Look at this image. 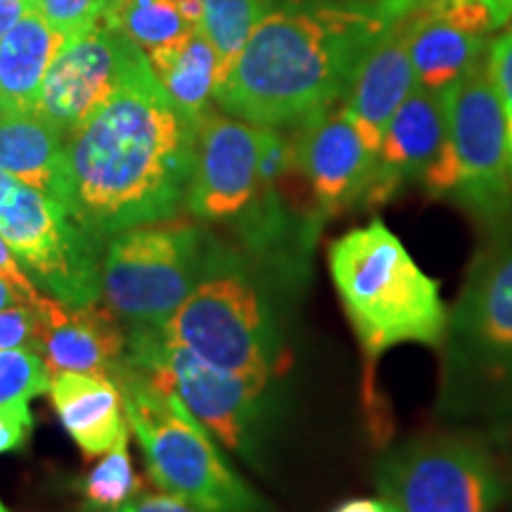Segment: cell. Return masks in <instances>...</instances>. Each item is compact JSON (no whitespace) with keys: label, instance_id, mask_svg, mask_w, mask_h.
Returning a JSON list of instances; mask_svg holds the SVG:
<instances>
[{"label":"cell","instance_id":"cell-18","mask_svg":"<svg viewBox=\"0 0 512 512\" xmlns=\"http://www.w3.org/2000/svg\"><path fill=\"white\" fill-rule=\"evenodd\" d=\"M48 392L62 427L86 458L105 456L128 441L124 401L110 375L55 370Z\"/></svg>","mask_w":512,"mask_h":512},{"label":"cell","instance_id":"cell-37","mask_svg":"<svg viewBox=\"0 0 512 512\" xmlns=\"http://www.w3.org/2000/svg\"><path fill=\"white\" fill-rule=\"evenodd\" d=\"M0 512H12V510L8 508V505H5V503H3V498H0Z\"/></svg>","mask_w":512,"mask_h":512},{"label":"cell","instance_id":"cell-17","mask_svg":"<svg viewBox=\"0 0 512 512\" xmlns=\"http://www.w3.org/2000/svg\"><path fill=\"white\" fill-rule=\"evenodd\" d=\"M415 88H418V76L408 48L406 12L363 57L344 95L342 112L375 155L380 152L384 128Z\"/></svg>","mask_w":512,"mask_h":512},{"label":"cell","instance_id":"cell-9","mask_svg":"<svg viewBox=\"0 0 512 512\" xmlns=\"http://www.w3.org/2000/svg\"><path fill=\"white\" fill-rule=\"evenodd\" d=\"M0 238L31 283L67 306L98 304L105 242L46 192L0 171Z\"/></svg>","mask_w":512,"mask_h":512},{"label":"cell","instance_id":"cell-15","mask_svg":"<svg viewBox=\"0 0 512 512\" xmlns=\"http://www.w3.org/2000/svg\"><path fill=\"white\" fill-rule=\"evenodd\" d=\"M491 29L484 0H418L408 12V48L420 86L441 93L482 60Z\"/></svg>","mask_w":512,"mask_h":512},{"label":"cell","instance_id":"cell-13","mask_svg":"<svg viewBox=\"0 0 512 512\" xmlns=\"http://www.w3.org/2000/svg\"><path fill=\"white\" fill-rule=\"evenodd\" d=\"M294 155L297 174L311 195L316 219L363 207L373 181L377 155L363 143L354 124L342 110H328L297 126Z\"/></svg>","mask_w":512,"mask_h":512},{"label":"cell","instance_id":"cell-38","mask_svg":"<svg viewBox=\"0 0 512 512\" xmlns=\"http://www.w3.org/2000/svg\"><path fill=\"white\" fill-rule=\"evenodd\" d=\"M112 3H117V0H110V5H112Z\"/></svg>","mask_w":512,"mask_h":512},{"label":"cell","instance_id":"cell-29","mask_svg":"<svg viewBox=\"0 0 512 512\" xmlns=\"http://www.w3.org/2000/svg\"><path fill=\"white\" fill-rule=\"evenodd\" d=\"M489 64L491 81H494L498 100H501L503 117H505V131H508V155H510V169H512V29L505 31L501 38L489 50L486 57Z\"/></svg>","mask_w":512,"mask_h":512},{"label":"cell","instance_id":"cell-11","mask_svg":"<svg viewBox=\"0 0 512 512\" xmlns=\"http://www.w3.org/2000/svg\"><path fill=\"white\" fill-rule=\"evenodd\" d=\"M375 484L396 512H496L505 501L489 446L467 434H427L389 448Z\"/></svg>","mask_w":512,"mask_h":512},{"label":"cell","instance_id":"cell-31","mask_svg":"<svg viewBox=\"0 0 512 512\" xmlns=\"http://www.w3.org/2000/svg\"><path fill=\"white\" fill-rule=\"evenodd\" d=\"M0 273H3L19 292H22V297L27 299L29 304L41 306L48 299L46 294H41V290L31 283V278L24 273V268L19 266V261L15 259V254H12V249L8 247V242H5L3 238H0Z\"/></svg>","mask_w":512,"mask_h":512},{"label":"cell","instance_id":"cell-20","mask_svg":"<svg viewBox=\"0 0 512 512\" xmlns=\"http://www.w3.org/2000/svg\"><path fill=\"white\" fill-rule=\"evenodd\" d=\"M0 171L46 192L67 209L72 204L67 136L36 114L0 117Z\"/></svg>","mask_w":512,"mask_h":512},{"label":"cell","instance_id":"cell-22","mask_svg":"<svg viewBox=\"0 0 512 512\" xmlns=\"http://www.w3.org/2000/svg\"><path fill=\"white\" fill-rule=\"evenodd\" d=\"M145 55L171 100L192 121L202 124L216 86V53L202 31L192 29L176 41L147 50Z\"/></svg>","mask_w":512,"mask_h":512},{"label":"cell","instance_id":"cell-26","mask_svg":"<svg viewBox=\"0 0 512 512\" xmlns=\"http://www.w3.org/2000/svg\"><path fill=\"white\" fill-rule=\"evenodd\" d=\"M53 370L36 351H0V403L46 394Z\"/></svg>","mask_w":512,"mask_h":512},{"label":"cell","instance_id":"cell-28","mask_svg":"<svg viewBox=\"0 0 512 512\" xmlns=\"http://www.w3.org/2000/svg\"><path fill=\"white\" fill-rule=\"evenodd\" d=\"M29 5L69 41L98 24L110 0H29Z\"/></svg>","mask_w":512,"mask_h":512},{"label":"cell","instance_id":"cell-40","mask_svg":"<svg viewBox=\"0 0 512 512\" xmlns=\"http://www.w3.org/2000/svg\"><path fill=\"white\" fill-rule=\"evenodd\" d=\"M510 413H512V408H510Z\"/></svg>","mask_w":512,"mask_h":512},{"label":"cell","instance_id":"cell-23","mask_svg":"<svg viewBox=\"0 0 512 512\" xmlns=\"http://www.w3.org/2000/svg\"><path fill=\"white\" fill-rule=\"evenodd\" d=\"M200 31L216 53V81L240 55L256 24L271 12L268 0H202Z\"/></svg>","mask_w":512,"mask_h":512},{"label":"cell","instance_id":"cell-33","mask_svg":"<svg viewBox=\"0 0 512 512\" xmlns=\"http://www.w3.org/2000/svg\"><path fill=\"white\" fill-rule=\"evenodd\" d=\"M29 8V0H0V41L8 36V31L15 27Z\"/></svg>","mask_w":512,"mask_h":512},{"label":"cell","instance_id":"cell-19","mask_svg":"<svg viewBox=\"0 0 512 512\" xmlns=\"http://www.w3.org/2000/svg\"><path fill=\"white\" fill-rule=\"evenodd\" d=\"M46 318V358L50 370H76V373H105L126 356V330L119 328L117 316L100 306H67L48 297L41 306Z\"/></svg>","mask_w":512,"mask_h":512},{"label":"cell","instance_id":"cell-8","mask_svg":"<svg viewBox=\"0 0 512 512\" xmlns=\"http://www.w3.org/2000/svg\"><path fill=\"white\" fill-rule=\"evenodd\" d=\"M211 235L185 219L114 235L102 256V297L128 328H162L202 278Z\"/></svg>","mask_w":512,"mask_h":512},{"label":"cell","instance_id":"cell-32","mask_svg":"<svg viewBox=\"0 0 512 512\" xmlns=\"http://www.w3.org/2000/svg\"><path fill=\"white\" fill-rule=\"evenodd\" d=\"M114 512H204L195 505L181 501V498L171 496V494H145V496H136L133 501H128L117 508Z\"/></svg>","mask_w":512,"mask_h":512},{"label":"cell","instance_id":"cell-3","mask_svg":"<svg viewBox=\"0 0 512 512\" xmlns=\"http://www.w3.org/2000/svg\"><path fill=\"white\" fill-rule=\"evenodd\" d=\"M328 268L368 368L401 344L444 347L448 311L441 287L382 219L332 242Z\"/></svg>","mask_w":512,"mask_h":512},{"label":"cell","instance_id":"cell-25","mask_svg":"<svg viewBox=\"0 0 512 512\" xmlns=\"http://www.w3.org/2000/svg\"><path fill=\"white\" fill-rule=\"evenodd\" d=\"M88 510L114 512L121 505L133 501L143 489V482L136 475V467L128 456V441H121L112 451H107L91 470L76 484Z\"/></svg>","mask_w":512,"mask_h":512},{"label":"cell","instance_id":"cell-5","mask_svg":"<svg viewBox=\"0 0 512 512\" xmlns=\"http://www.w3.org/2000/svg\"><path fill=\"white\" fill-rule=\"evenodd\" d=\"M110 377L121 392L128 430L136 434L147 475L159 491L204 512H273L235 472L219 441L181 396L159 387L126 358Z\"/></svg>","mask_w":512,"mask_h":512},{"label":"cell","instance_id":"cell-35","mask_svg":"<svg viewBox=\"0 0 512 512\" xmlns=\"http://www.w3.org/2000/svg\"><path fill=\"white\" fill-rule=\"evenodd\" d=\"M178 12H181L185 22L190 24L192 29H200L202 15H204V3L202 0H174Z\"/></svg>","mask_w":512,"mask_h":512},{"label":"cell","instance_id":"cell-16","mask_svg":"<svg viewBox=\"0 0 512 512\" xmlns=\"http://www.w3.org/2000/svg\"><path fill=\"white\" fill-rule=\"evenodd\" d=\"M446 136L444 95L420 86L408 95L406 102L384 128L377 152L373 181L366 192L363 207L377 209L415 178L425 176L434 157L439 155Z\"/></svg>","mask_w":512,"mask_h":512},{"label":"cell","instance_id":"cell-30","mask_svg":"<svg viewBox=\"0 0 512 512\" xmlns=\"http://www.w3.org/2000/svg\"><path fill=\"white\" fill-rule=\"evenodd\" d=\"M34 432V413L29 401L0 403V456L27 446Z\"/></svg>","mask_w":512,"mask_h":512},{"label":"cell","instance_id":"cell-6","mask_svg":"<svg viewBox=\"0 0 512 512\" xmlns=\"http://www.w3.org/2000/svg\"><path fill=\"white\" fill-rule=\"evenodd\" d=\"M446 136L422 176L437 200H451L484 226L501 230L512 216V169L501 100L486 60L441 91Z\"/></svg>","mask_w":512,"mask_h":512},{"label":"cell","instance_id":"cell-27","mask_svg":"<svg viewBox=\"0 0 512 512\" xmlns=\"http://www.w3.org/2000/svg\"><path fill=\"white\" fill-rule=\"evenodd\" d=\"M43 306V304H41ZM41 306L22 302L0 309V351H36L43 356L48 325Z\"/></svg>","mask_w":512,"mask_h":512},{"label":"cell","instance_id":"cell-7","mask_svg":"<svg viewBox=\"0 0 512 512\" xmlns=\"http://www.w3.org/2000/svg\"><path fill=\"white\" fill-rule=\"evenodd\" d=\"M444 392L453 408H512V223L477 254L444 339Z\"/></svg>","mask_w":512,"mask_h":512},{"label":"cell","instance_id":"cell-10","mask_svg":"<svg viewBox=\"0 0 512 512\" xmlns=\"http://www.w3.org/2000/svg\"><path fill=\"white\" fill-rule=\"evenodd\" d=\"M124 358L159 387L181 396L219 444L254 458L271 406V384L211 366L166 337L162 328H128Z\"/></svg>","mask_w":512,"mask_h":512},{"label":"cell","instance_id":"cell-2","mask_svg":"<svg viewBox=\"0 0 512 512\" xmlns=\"http://www.w3.org/2000/svg\"><path fill=\"white\" fill-rule=\"evenodd\" d=\"M418 0H323L271 10L216 81L228 117L283 128L332 110L363 57Z\"/></svg>","mask_w":512,"mask_h":512},{"label":"cell","instance_id":"cell-14","mask_svg":"<svg viewBox=\"0 0 512 512\" xmlns=\"http://www.w3.org/2000/svg\"><path fill=\"white\" fill-rule=\"evenodd\" d=\"M259 166V126L207 114L197 131L195 169L185 207L195 219L219 223L245 216L254 202Z\"/></svg>","mask_w":512,"mask_h":512},{"label":"cell","instance_id":"cell-12","mask_svg":"<svg viewBox=\"0 0 512 512\" xmlns=\"http://www.w3.org/2000/svg\"><path fill=\"white\" fill-rule=\"evenodd\" d=\"M136 50L124 31L102 17L86 34L64 43L50 64L34 114L69 138L117 91Z\"/></svg>","mask_w":512,"mask_h":512},{"label":"cell","instance_id":"cell-36","mask_svg":"<svg viewBox=\"0 0 512 512\" xmlns=\"http://www.w3.org/2000/svg\"><path fill=\"white\" fill-rule=\"evenodd\" d=\"M22 302H27V299L22 297V292H19L10 280L0 273V309H8V306H15Z\"/></svg>","mask_w":512,"mask_h":512},{"label":"cell","instance_id":"cell-21","mask_svg":"<svg viewBox=\"0 0 512 512\" xmlns=\"http://www.w3.org/2000/svg\"><path fill=\"white\" fill-rule=\"evenodd\" d=\"M67 38L50 27L38 12L27 10L0 41V110L3 114H34L50 64Z\"/></svg>","mask_w":512,"mask_h":512},{"label":"cell","instance_id":"cell-4","mask_svg":"<svg viewBox=\"0 0 512 512\" xmlns=\"http://www.w3.org/2000/svg\"><path fill=\"white\" fill-rule=\"evenodd\" d=\"M162 330L211 366L259 384H273L290 366L264 271L245 249L216 238L195 290Z\"/></svg>","mask_w":512,"mask_h":512},{"label":"cell","instance_id":"cell-39","mask_svg":"<svg viewBox=\"0 0 512 512\" xmlns=\"http://www.w3.org/2000/svg\"><path fill=\"white\" fill-rule=\"evenodd\" d=\"M0 117H3V110H0Z\"/></svg>","mask_w":512,"mask_h":512},{"label":"cell","instance_id":"cell-34","mask_svg":"<svg viewBox=\"0 0 512 512\" xmlns=\"http://www.w3.org/2000/svg\"><path fill=\"white\" fill-rule=\"evenodd\" d=\"M332 512H396L384 498H349Z\"/></svg>","mask_w":512,"mask_h":512},{"label":"cell","instance_id":"cell-1","mask_svg":"<svg viewBox=\"0 0 512 512\" xmlns=\"http://www.w3.org/2000/svg\"><path fill=\"white\" fill-rule=\"evenodd\" d=\"M197 131L138 48L117 91L67 138L69 211L102 242L174 219L195 169Z\"/></svg>","mask_w":512,"mask_h":512},{"label":"cell","instance_id":"cell-24","mask_svg":"<svg viewBox=\"0 0 512 512\" xmlns=\"http://www.w3.org/2000/svg\"><path fill=\"white\" fill-rule=\"evenodd\" d=\"M102 17L124 31L145 53L192 31L174 0H117L107 5Z\"/></svg>","mask_w":512,"mask_h":512}]
</instances>
